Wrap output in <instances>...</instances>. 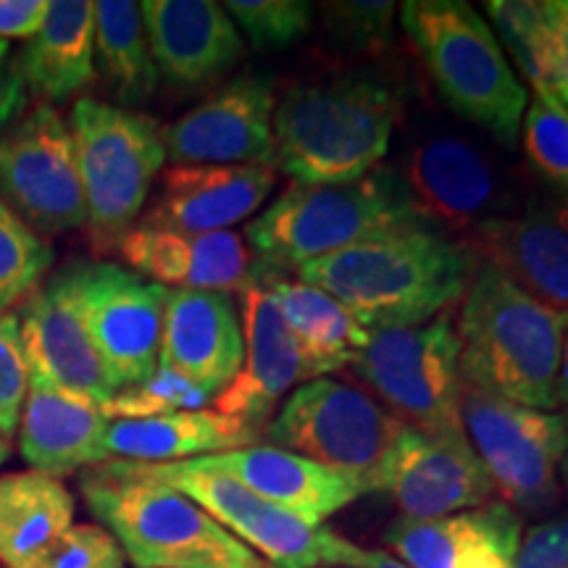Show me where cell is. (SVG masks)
Returning <instances> with one entry per match:
<instances>
[{"label":"cell","mask_w":568,"mask_h":568,"mask_svg":"<svg viewBox=\"0 0 568 568\" xmlns=\"http://www.w3.org/2000/svg\"><path fill=\"white\" fill-rule=\"evenodd\" d=\"M19 71L27 90L45 105L67 103L95 77V6L90 0H51L48 19L27 40Z\"/></svg>","instance_id":"obj_28"},{"label":"cell","mask_w":568,"mask_h":568,"mask_svg":"<svg viewBox=\"0 0 568 568\" xmlns=\"http://www.w3.org/2000/svg\"><path fill=\"white\" fill-rule=\"evenodd\" d=\"M274 82L237 77L163 130L166 159L174 163H272Z\"/></svg>","instance_id":"obj_15"},{"label":"cell","mask_w":568,"mask_h":568,"mask_svg":"<svg viewBox=\"0 0 568 568\" xmlns=\"http://www.w3.org/2000/svg\"><path fill=\"white\" fill-rule=\"evenodd\" d=\"M80 166L88 230L98 245H119L138 222L166 148L163 130L145 113L80 98L69 116Z\"/></svg>","instance_id":"obj_7"},{"label":"cell","mask_w":568,"mask_h":568,"mask_svg":"<svg viewBox=\"0 0 568 568\" xmlns=\"http://www.w3.org/2000/svg\"><path fill=\"white\" fill-rule=\"evenodd\" d=\"M479 255L426 224L376 234L297 268L305 284L337 297L368 332L418 326L466 295Z\"/></svg>","instance_id":"obj_1"},{"label":"cell","mask_w":568,"mask_h":568,"mask_svg":"<svg viewBox=\"0 0 568 568\" xmlns=\"http://www.w3.org/2000/svg\"><path fill=\"white\" fill-rule=\"evenodd\" d=\"M521 130L529 161L568 197V113L558 103L535 95Z\"/></svg>","instance_id":"obj_36"},{"label":"cell","mask_w":568,"mask_h":568,"mask_svg":"<svg viewBox=\"0 0 568 568\" xmlns=\"http://www.w3.org/2000/svg\"><path fill=\"white\" fill-rule=\"evenodd\" d=\"M258 429L243 418L219 410H180V414L111 422L105 432V456L132 464H180L216 453L240 450L255 443Z\"/></svg>","instance_id":"obj_27"},{"label":"cell","mask_w":568,"mask_h":568,"mask_svg":"<svg viewBox=\"0 0 568 568\" xmlns=\"http://www.w3.org/2000/svg\"><path fill=\"white\" fill-rule=\"evenodd\" d=\"M276 184L272 163H174L161 176V193L142 226L211 234L251 219Z\"/></svg>","instance_id":"obj_17"},{"label":"cell","mask_w":568,"mask_h":568,"mask_svg":"<svg viewBox=\"0 0 568 568\" xmlns=\"http://www.w3.org/2000/svg\"><path fill=\"white\" fill-rule=\"evenodd\" d=\"M95 59L113 95L122 103H145L159 88V69L151 55L140 3L98 0Z\"/></svg>","instance_id":"obj_31"},{"label":"cell","mask_w":568,"mask_h":568,"mask_svg":"<svg viewBox=\"0 0 568 568\" xmlns=\"http://www.w3.org/2000/svg\"><path fill=\"white\" fill-rule=\"evenodd\" d=\"M27 105V84L17 61L0 63V138L17 124Z\"/></svg>","instance_id":"obj_43"},{"label":"cell","mask_w":568,"mask_h":568,"mask_svg":"<svg viewBox=\"0 0 568 568\" xmlns=\"http://www.w3.org/2000/svg\"><path fill=\"white\" fill-rule=\"evenodd\" d=\"M243 368L213 397V410L243 418L258 429L268 422L276 403L305 379L301 351L268 295L264 282H253L243 293Z\"/></svg>","instance_id":"obj_23"},{"label":"cell","mask_w":568,"mask_h":568,"mask_svg":"<svg viewBox=\"0 0 568 568\" xmlns=\"http://www.w3.org/2000/svg\"><path fill=\"white\" fill-rule=\"evenodd\" d=\"M460 424L510 508L539 514L558 503L568 460V418L460 387Z\"/></svg>","instance_id":"obj_8"},{"label":"cell","mask_w":568,"mask_h":568,"mask_svg":"<svg viewBox=\"0 0 568 568\" xmlns=\"http://www.w3.org/2000/svg\"><path fill=\"white\" fill-rule=\"evenodd\" d=\"M460 379L535 410L560 408L566 318L552 314L495 266H479L460 297Z\"/></svg>","instance_id":"obj_2"},{"label":"cell","mask_w":568,"mask_h":568,"mask_svg":"<svg viewBox=\"0 0 568 568\" xmlns=\"http://www.w3.org/2000/svg\"><path fill=\"white\" fill-rule=\"evenodd\" d=\"M27 389H30V364L21 347L17 314H0V435L11 437L21 422Z\"/></svg>","instance_id":"obj_37"},{"label":"cell","mask_w":568,"mask_h":568,"mask_svg":"<svg viewBox=\"0 0 568 568\" xmlns=\"http://www.w3.org/2000/svg\"><path fill=\"white\" fill-rule=\"evenodd\" d=\"M51 0H0V40H32L48 19Z\"/></svg>","instance_id":"obj_42"},{"label":"cell","mask_w":568,"mask_h":568,"mask_svg":"<svg viewBox=\"0 0 568 568\" xmlns=\"http://www.w3.org/2000/svg\"><path fill=\"white\" fill-rule=\"evenodd\" d=\"M400 21L447 105L500 145H514L529 92L487 21L464 0H408Z\"/></svg>","instance_id":"obj_5"},{"label":"cell","mask_w":568,"mask_h":568,"mask_svg":"<svg viewBox=\"0 0 568 568\" xmlns=\"http://www.w3.org/2000/svg\"><path fill=\"white\" fill-rule=\"evenodd\" d=\"M400 184L422 222L456 230L487 222L497 195L493 166L471 142L456 134L416 142L406 159Z\"/></svg>","instance_id":"obj_24"},{"label":"cell","mask_w":568,"mask_h":568,"mask_svg":"<svg viewBox=\"0 0 568 568\" xmlns=\"http://www.w3.org/2000/svg\"><path fill=\"white\" fill-rule=\"evenodd\" d=\"M124 550L109 529L74 524L34 568H124Z\"/></svg>","instance_id":"obj_38"},{"label":"cell","mask_w":568,"mask_h":568,"mask_svg":"<svg viewBox=\"0 0 568 568\" xmlns=\"http://www.w3.org/2000/svg\"><path fill=\"white\" fill-rule=\"evenodd\" d=\"M393 13V3H335L329 6V30L343 45H382L389 40Z\"/></svg>","instance_id":"obj_39"},{"label":"cell","mask_w":568,"mask_h":568,"mask_svg":"<svg viewBox=\"0 0 568 568\" xmlns=\"http://www.w3.org/2000/svg\"><path fill=\"white\" fill-rule=\"evenodd\" d=\"M243 322L232 295L169 290L159 364L216 397L243 368Z\"/></svg>","instance_id":"obj_21"},{"label":"cell","mask_w":568,"mask_h":568,"mask_svg":"<svg viewBox=\"0 0 568 568\" xmlns=\"http://www.w3.org/2000/svg\"><path fill=\"white\" fill-rule=\"evenodd\" d=\"M77 297L92 345L119 389L140 385L159 366L169 287L116 264H74Z\"/></svg>","instance_id":"obj_14"},{"label":"cell","mask_w":568,"mask_h":568,"mask_svg":"<svg viewBox=\"0 0 568 568\" xmlns=\"http://www.w3.org/2000/svg\"><path fill=\"white\" fill-rule=\"evenodd\" d=\"M521 537V516L503 500L443 518H397L385 535L410 568H514Z\"/></svg>","instance_id":"obj_19"},{"label":"cell","mask_w":568,"mask_h":568,"mask_svg":"<svg viewBox=\"0 0 568 568\" xmlns=\"http://www.w3.org/2000/svg\"><path fill=\"white\" fill-rule=\"evenodd\" d=\"M545 38H548L545 101L558 103L568 113V0H545Z\"/></svg>","instance_id":"obj_40"},{"label":"cell","mask_w":568,"mask_h":568,"mask_svg":"<svg viewBox=\"0 0 568 568\" xmlns=\"http://www.w3.org/2000/svg\"><path fill=\"white\" fill-rule=\"evenodd\" d=\"M560 406L566 408L568 418V318L564 326V358H560Z\"/></svg>","instance_id":"obj_45"},{"label":"cell","mask_w":568,"mask_h":568,"mask_svg":"<svg viewBox=\"0 0 568 568\" xmlns=\"http://www.w3.org/2000/svg\"><path fill=\"white\" fill-rule=\"evenodd\" d=\"M400 101L366 77L301 84L274 109L272 166L301 184H345L387 155Z\"/></svg>","instance_id":"obj_3"},{"label":"cell","mask_w":568,"mask_h":568,"mask_svg":"<svg viewBox=\"0 0 568 568\" xmlns=\"http://www.w3.org/2000/svg\"><path fill=\"white\" fill-rule=\"evenodd\" d=\"M301 351L305 379L355 366L372 332L337 297L301 280H268L264 284Z\"/></svg>","instance_id":"obj_29"},{"label":"cell","mask_w":568,"mask_h":568,"mask_svg":"<svg viewBox=\"0 0 568 568\" xmlns=\"http://www.w3.org/2000/svg\"><path fill=\"white\" fill-rule=\"evenodd\" d=\"M140 11L159 77L176 90L213 82L245 51L230 13L211 0H145Z\"/></svg>","instance_id":"obj_22"},{"label":"cell","mask_w":568,"mask_h":568,"mask_svg":"<svg viewBox=\"0 0 568 568\" xmlns=\"http://www.w3.org/2000/svg\"><path fill=\"white\" fill-rule=\"evenodd\" d=\"M82 495L138 568H272L187 495L130 460L90 471Z\"/></svg>","instance_id":"obj_4"},{"label":"cell","mask_w":568,"mask_h":568,"mask_svg":"<svg viewBox=\"0 0 568 568\" xmlns=\"http://www.w3.org/2000/svg\"><path fill=\"white\" fill-rule=\"evenodd\" d=\"M21 347L32 374L105 406L119 387L98 355L77 297L74 264L61 268L27 297L19 316Z\"/></svg>","instance_id":"obj_16"},{"label":"cell","mask_w":568,"mask_h":568,"mask_svg":"<svg viewBox=\"0 0 568 568\" xmlns=\"http://www.w3.org/2000/svg\"><path fill=\"white\" fill-rule=\"evenodd\" d=\"M224 11L258 51L295 45L314 27V6L303 0H230Z\"/></svg>","instance_id":"obj_35"},{"label":"cell","mask_w":568,"mask_h":568,"mask_svg":"<svg viewBox=\"0 0 568 568\" xmlns=\"http://www.w3.org/2000/svg\"><path fill=\"white\" fill-rule=\"evenodd\" d=\"M497 32L514 53L518 69L535 88V95H548V38H545V3L529 0H493L487 3Z\"/></svg>","instance_id":"obj_34"},{"label":"cell","mask_w":568,"mask_h":568,"mask_svg":"<svg viewBox=\"0 0 568 568\" xmlns=\"http://www.w3.org/2000/svg\"><path fill=\"white\" fill-rule=\"evenodd\" d=\"M0 201L38 234L88 224L74 138L55 105H34L0 138Z\"/></svg>","instance_id":"obj_12"},{"label":"cell","mask_w":568,"mask_h":568,"mask_svg":"<svg viewBox=\"0 0 568 568\" xmlns=\"http://www.w3.org/2000/svg\"><path fill=\"white\" fill-rule=\"evenodd\" d=\"M403 426V418L361 389L335 379H311L284 400L266 435L274 447L364 481Z\"/></svg>","instance_id":"obj_11"},{"label":"cell","mask_w":568,"mask_h":568,"mask_svg":"<svg viewBox=\"0 0 568 568\" xmlns=\"http://www.w3.org/2000/svg\"><path fill=\"white\" fill-rule=\"evenodd\" d=\"M458 358L456 324L445 311L426 324L372 332L355 372L410 426L426 435H460Z\"/></svg>","instance_id":"obj_10"},{"label":"cell","mask_w":568,"mask_h":568,"mask_svg":"<svg viewBox=\"0 0 568 568\" xmlns=\"http://www.w3.org/2000/svg\"><path fill=\"white\" fill-rule=\"evenodd\" d=\"M109 418L98 403L55 387L45 376L30 372L21 408V456L48 477H63L82 466L103 464Z\"/></svg>","instance_id":"obj_26"},{"label":"cell","mask_w":568,"mask_h":568,"mask_svg":"<svg viewBox=\"0 0 568 568\" xmlns=\"http://www.w3.org/2000/svg\"><path fill=\"white\" fill-rule=\"evenodd\" d=\"M51 264V245L0 201V314L9 305L27 301Z\"/></svg>","instance_id":"obj_32"},{"label":"cell","mask_w":568,"mask_h":568,"mask_svg":"<svg viewBox=\"0 0 568 568\" xmlns=\"http://www.w3.org/2000/svg\"><path fill=\"white\" fill-rule=\"evenodd\" d=\"M514 568H568V508L521 537Z\"/></svg>","instance_id":"obj_41"},{"label":"cell","mask_w":568,"mask_h":568,"mask_svg":"<svg viewBox=\"0 0 568 568\" xmlns=\"http://www.w3.org/2000/svg\"><path fill=\"white\" fill-rule=\"evenodd\" d=\"M190 464L237 479L251 493L282 508L284 514L301 518L308 527H324L332 514L366 495L358 477L318 466L274 445H247L240 450L193 458Z\"/></svg>","instance_id":"obj_18"},{"label":"cell","mask_w":568,"mask_h":568,"mask_svg":"<svg viewBox=\"0 0 568 568\" xmlns=\"http://www.w3.org/2000/svg\"><path fill=\"white\" fill-rule=\"evenodd\" d=\"M119 251L126 264L163 287L230 295L258 282L245 240L230 230L182 234L140 224L124 234Z\"/></svg>","instance_id":"obj_25"},{"label":"cell","mask_w":568,"mask_h":568,"mask_svg":"<svg viewBox=\"0 0 568 568\" xmlns=\"http://www.w3.org/2000/svg\"><path fill=\"white\" fill-rule=\"evenodd\" d=\"M6 53H9V42H6V40H0V63L6 61Z\"/></svg>","instance_id":"obj_47"},{"label":"cell","mask_w":568,"mask_h":568,"mask_svg":"<svg viewBox=\"0 0 568 568\" xmlns=\"http://www.w3.org/2000/svg\"><path fill=\"white\" fill-rule=\"evenodd\" d=\"M209 400H213V395L203 387L184 379L174 368L159 364L145 382L119 389L101 410L109 422H132V418H153L180 414V410H203Z\"/></svg>","instance_id":"obj_33"},{"label":"cell","mask_w":568,"mask_h":568,"mask_svg":"<svg viewBox=\"0 0 568 568\" xmlns=\"http://www.w3.org/2000/svg\"><path fill=\"white\" fill-rule=\"evenodd\" d=\"M424 224L410 209L400 176L389 169L345 184L293 182L245 226V237L268 266L301 268L376 234Z\"/></svg>","instance_id":"obj_6"},{"label":"cell","mask_w":568,"mask_h":568,"mask_svg":"<svg viewBox=\"0 0 568 568\" xmlns=\"http://www.w3.org/2000/svg\"><path fill=\"white\" fill-rule=\"evenodd\" d=\"M132 466L187 495L272 568H358L366 564L368 550L329 527H308L222 471L193 466L190 460Z\"/></svg>","instance_id":"obj_9"},{"label":"cell","mask_w":568,"mask_h":568,"mask_svg":"<svg viewBox=\"0 0 568 568\" xmlns=\"http://www.w3.org/2000/svg\"><path fill=\"white\" fill-rule=\"evenodd\" d=\"M358 568H410L403 564L400 558H395L393 552H385V550H368V558L364 566Z\"/></svg>","instance_id":"obj_44"},{"label":"cell","mask_w":568,"mask_h":568,"mask_svg":"<svg viewBox=\"0 0 568 568\" xmlns=\"http://www.w3.org/2000/svg\"><path fill=\"white\" fill-rule=\"evenodd\" d=\"M74 527V497L55 477L19 471L0 477V566L34 568Z\"/></svg>","instance_id":"obj_30"},{"label":"cell","mask_w":568,"mask_h":568,"mask_svg":"<svg viewBox=\"0 0 568 568\" xmlns=\"http://www.w3.org/2000/svg\"><path fill=\"white\" fill-rule=\"evenodd\" d=\"M471 251L516 287L568 318V205H537L521 216H489L474 230Z\"/></svg>","instance_id":"obj_20"},{"label":"cell","mask_w":568,"mask_h":568,"mask_svg":"<svg viewBox=\"0 0 568 568\" xmlns=\"http://www.w3.org/2000/svg\"><path fill=\"white\" fill-rule=\"evenodd\" d=\"M366 493H385L403 518H443L485 506L495 485L466 432L426 435L406 424L364 477Z\"/></svg>","instance_id":"obj_13"},{"label":"cell","mask_w":568,"mask_h":568,"mask_svg":"<svg viewBox=\"0 0 568 568\" xmlns=\"http://www.w3.org/2000/svg\"><path fill=\"white\" fill-rule=\"evenodd\" d=\"M9 453H11V443H9V437L0 435V466L6 464V458H9Z\"/></svg>","instance_id":"obj_46"}]
</instances>
